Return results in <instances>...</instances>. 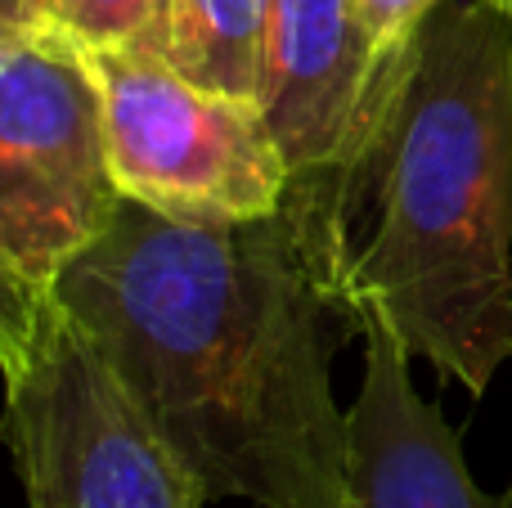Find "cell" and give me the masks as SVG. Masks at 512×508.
<instances>
[{
    "label": "cell",
    "mask_w": 512,
    "mask_h": 508,
    "mask_svg": "<svg viewBox=\"0 0 512 508\" xmlns=\"http://www.w3.org/2000/svg\"><path fill=\"white\" fill-rule=\"evenodd\" d=\"M270 0H167L153 54L198 86L261 104Z\"/></svg>",
    "instance_id": "ba28073f"
},
{
    "label": "cell",
    "mask_w": 512,
    "mask_h": 508,
    "mask_svg": "<svg viewBox=\"0 0 512 508\" xmlns=\"http://www.w3.org/2000/svg\"><path fill=\"white\" fill-rule=\"evenodd\" d=\"M50 288L36 284L5 248H0V374L14 378L27 365L41 333Z\"/></svg>",
    "instance_id": "30bf717a"
},
{
    "label": "cell",
    "mask_w": 512,
    "mask_h": 508,
    "mask_svg": "<svg viewBox=\"0 0 512 508\" xmlns=\"http://www.w3.org/2000/svg\"><path fill=\"white\" fill-rule=\"evenodd\" d=\"M86 59L122 198L180 221H252L283 207L292 171L256 99L198 86L140 45L86 50Z\"/></svg>",
    "instance_id": "3957f363"
},
{
    "label": "cell",
    "mask_w": 512,
    "mask_h": 508,
    "mask_svg": "<svg viewBox=\"0 0 512 508\" xmlns=\"http://www.w3.org/2000/svg\"><path fill=\"white\" fill-rule=\"evenodd\" d=\"M167 0H41V23L86 50H153Z\"/></svg>",
    "instance_id": "9c48e42d"
},
{
    "label": "cell",
    "mask_w": 512,
    "mask_h": 508,
    "mask_svg": "<svg viewBox=\"0 0 512 508\" xmlns=\"http://www.w3.org/2000/svg\"><path fill=\"white\" fill-rule=\"evenodd\" d=\"M14 27H45L41 0H0V32H14Z\"/></svg>",
    "instance_id": "7c38bea8"
},
{
    "label": "cell",
    "mask_w": 512,
    "mask_h": 508,
    "mask_svg": "<svg viewBox=\"0 0 512 508\" xmlns=\"http://www.w3.org/2000/svg\"><path fill=\"white\" fill-rule=\"evenodd\" d=\"M328 185V180H324ZM351 306L472 396L512 360V5L445 0L328 185Z\"/></svg>",
    "instance_id": "7a4b0ae2"
},
{
    "label": "cell",
    "mask_w": 512,
    "mask_h": 508,
    "mask_svg": "<svg viewBox=\"0 0 512 508\" xmlns=\"http://www.w3.org/2000/svg\"><path fill=\"white\" fill-rule=\"evenodd\" d=\"M0 428L27 508H207L185 464L54 297L27 365L5 378Z\"/></svg>",
    "instance_id": "277c9868"
},
{
    "label": "cell",
    "mask_w": 512,
    "mask_h": 508,
    "mask_svg": "<svg viewBox=\"0 0 512 508\" xmlns=\"http://www.w3.org/2000/svg\"><path fill=\"white\" fill-rule=\"evenodd\" d=\"M391 81L378 72L360 0H270L261 108L292 180L333 185L378 122Z\"/></svg>",
    "instance_id": "8992f818"
},
{
    "label": "cell",
    "mask_w": 512,
    "mask_h": 508,
    "mask_svg": "<svg viewBox=\"0 0 512 508\" xmlns=\"http://www.w3.org/2000/svg\"><path fill=\"white\" fill-rule=\"evenodd\" d=\"M364 383L351 414L346 508H512L468 473L463 441L409 374V351L387 320L364 315Z\"/></svg>",
    "instance_id": "52a82bcc"
},
{
    "label": "cell",
    "mask_w": 512,
    "mask_h": 508,
    "mask_svg": "<svg viewBox=\"0 0 512 508\" xmlns=\"http://www.w3.org/2000/svg\"><path fill=\"white\" fill-rule=\"evenodd\" d=\"M50 297L207 504L346 508L351 414L333 401V356L364 320L328 185L292 180L279 212L252 221H180L122 198Z\"/></svg>",
    "instance_id": "6da1fadb"
},
{
    "label": "cell",
    "mask_w": 512,
    "mask_h": 508,
    "mask_svg": "<svg viewBox=\"0 0 512 508\" xmlns=\"http://www.w3.org/2000/svg\"><path fill=\"white\" fill-rule=\"evenodd\" d=\"M117 203L86 50L54 27L0 32V248L50 288Z\"/></svg>",
    "instance_id": "5b68a950"
},
{
    "label": "cell",
    "mask_w": 512,
    "mask_h": 508,
    "mask_svg": "<svg viewBox=\"0 0 512 508\" xmlns=\"http://www.w3.org/2000/svg\"><path fill=\"white\" fill-rule=\"evenodd\" d=\"M441 5L445 0H360L364 32H369L373 59H378V72L387 81H396V72H400V63H405L414 36L423 32V23Z\"/></svg>",
    "instance_id": "8fae6325"
},
{
    "label": "cell",
    "mask_w": 512,
    "mask_h": 508,
    "mask_svg": "<svg viewBox=\"0 0 512 508\" xmlns=\"http://www.w3.org/2000/svg\"><path fill=\"white\" fill-rule=\"evenodd\" d=\"M508 5H512V0H508Z\"/></svg>",
    "instance_id": "4fadbf2b"
}]
</instances>
